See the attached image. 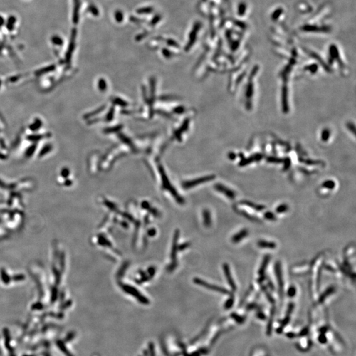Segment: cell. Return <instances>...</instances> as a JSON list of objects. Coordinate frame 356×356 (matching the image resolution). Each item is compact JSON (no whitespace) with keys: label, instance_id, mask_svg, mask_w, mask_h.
<instances>
[{"label":"cell","instance_id":"28","mask_svg":"<svg viewBox=\"0 0 356 356\" xmlns=\"http://www.w3.org/2000/svg\"><path fill=\"white\" fill-rule=\"evenodd\" d=\"M286 336L289 337L290 338H293L295 337V334L293 333H289L286 334Z\"/></svg>","mask_w":356,"mask_h":356},{"label":"cell","instance_id":"18","mask_svg":"<svg viewBox=\"0 0 356 356\" xmlns=\"http://www.w3.org/2000/svg\"><path fill=\"white\" fill-rule=\"evenodd\" d=\"M234 299L233 297H231V298H229L227 301H226V303L224 304V307L226 309H231L232 306L234 305Z\"/></svg>","mask_w":356,"mask_h":356},{"label":"cell","instance_id":"1","mask_svg":"<svg viewBox=\"0 0 356 356\" xmlns=\"http://www.w3.org/2000/svg\"><path fill=\"white\" fill-rule=\"evenodd\" d=\"M194 282H195L196 284L208 288V289L215 291V292H219L221 293H224V294H230V292H229L228 290L225 289V288H224L222 287L217 286H215V285H212L210 284H209V283L204 282V281H203V280H202L201 279L195 278V280H194Z\"/></svg>","mask_w":356,"mask_h":356},{"label":"cell","instance_id":"11","mask_svg":"<svg viewBox=\"0 0 356 356\" xmlns=\"http://www.w3.org/2000/svg\"><path fill=\"white\" fill-rule=\"evenodd\" d=\"M275 313V307H273L271 309V316H270V319H269V322L268 323V326H267V330H266V334H268V336H270L272 333V323H273V319H274V315Z\"/></svg>","mask_w":356,"mask_h":356},{"label":"cell","instance_id":"17","mask_svg":"<svg viewBox=\"0 0 356 356\" xmlns=\"http://www.w3.org/2000/svg\"><path fill=\"white\" fill-rule=\"evenodd\" d=\"M264 217H265L266 219L268 220L273 221V220H276V217L274 213L272 212H269V211H267L265 213V214H264Z\"/></svg>","mask_w":356,"mask_h":356},{"label":"cell","instance_id":"20","mask_svg":"<svg viewBox=\"0 0 356 356\" xmlns=\"http://www.w3.org/2000/svg\"><path fill=\"white\" fill-rule=\"evenodd\" d=\"M330 133L329 130H328L327 129H325L322 132V135H321V137H322V140L323 141H326L328 139L329 137H330Z\"/></svg>","mask_w":356,"mask_h":356},{"label":"cell","instance_id":"21","mask_svg":"<svg viewBox=\"0 0 356 356\" xmlns=\"http://www.w3.org/2000/svg\"><path fill=\"white\" fill-rule=\"evenodd\" d=\"M253 84L252 83H249V85L247 86V96L248 98H251L253 96Z\"/></svg>","mask_w":356,"mask_h":356},{"label":"cell","instance_id":"9","mask_svg":"<svg viewBox=\"0 0 356 356\" xmlns=\"http://www.w3.org/2000/svg\"><path fill=\"white\" fill-rule=\"evenodd\" d=\"M270 259H271V256L268 255H266L265 258H263L262 264H261L260 268H259V270H258V274H259L260 276H263V275H264V274H265V270L267 266H268V265Z\"/></svg>","mask_w":356,"mask_h":356},{"label":"cell","instance_id":"26","mask_svg":"<svg viewBox=\"0 0 356 356\" xmlns=\"http://www.w3.org/2000/svg\"><path fill=\"white\" fill-rule=\"evenodd\" d=\"M257 317L258 318V319H260L261 320H264V319H266L265 315L264 314L263 312H258V313H257Z\"/></svg>","mask_w":356,"mask_h":356},{"label":"cell","instance_id":"22","mask_svg":"<svg viewBox=\"0 0 356 356\" xmlns=\"http://www.w3.org/2000/svg\"><path fill=\"white\" fill-rule=\"evenodd\" d=\"M318 340H319V341L320 342V343L323 344H326V342H327V339H326V336L325 335V334H322V333L319 336V338H318Z\"/></svg>","mask_w":356,"mask_h":356},{"label":"cell","instance_id":"10","mask_svg":"<svg viewBox=\"0 0 356 356\" xmlns=\"http://www.w3.org/2000/svg\"><path fill=\"white\" fill-rule=\"evenodd\" d=\"M241 203L244 204V205H246L247 206L252 208L253 209L258 210V211H261V210H263L265 209V206L259 205V204H257L254 203H252V202H249V201H241Z\"/></svg>","mask_w":356,"mask_h":356},{"label":"cell","instance_id":"15","mask_svg":"<svg viewBox=\"0 0 356 356\" xmlns=\"http://www.w3.org/2000/svg\"><path fill=\"white\" fill-rule=\"evenodd\" d=\"M288 209H289V207H288V205H287L286 204H282L276 208V212L278 213V214H281V213L287 212Z\"/></svg>","mask_w":356,"mask_h":356},{"label":"cell","instance_id":"4","mask_svg":"<svg viewBox=\"0 0 356 356\" xmlns=\"http://www.w3.org/2000/svg\"><path fill=\"white\" fill-rule=\"evenodd\" d=\"M223 270H224V272L226 279H227V281L228 282L229 285H230V286L231 287V290H232L233 291H236V283L234 282L233 278H232V276H231L230 268L227 263H225L223 265Z\"/></svg>","mask_w":356,"mask_h":356},{"label":"cell","instance_id":"7","mask_svg":"<svg viewBox=\"0 0 356 356\" xmlns=\"http://www.w3.org/2000/svg\"><path fill=\"white\" fill-rule=\"evenodd\" d=\"M258 246L262 249H274L276 247V244L273 241H268L266 240H260L257 243Z\"/></svg>","mask_w":356,"mask_h":356},{"label":"cell","instance_id":"8","mask_svg":"<svg viewBox=\"0 0 356 356\" xmlns=\"http://www.w3.org/2000/svg\"><path fill=\"white\" fill-rule=\"evenodd\" d=\"M334 291H335V288H334V286L328 287L327 289H326L325 292H323L321 295H320V298L319 299V303H323L325 299L327 298L329 295L333 294V293L334 292Z\"/></svg>","mask_w":356,"mask_h":356},{"label":"cell","instance_id":"12","mask_svg":"<svg viewBox=\"0 0 356 356\" xmlns=\"http://www.w3.org/2000/svg\"><path fill=\"white\" fill-rule=\"evenodd\" d=\"M290 315H286L284 319L282 320V322H280V326H279L278 328L276 329V333L278 334L282 333V332L283 331V330H284L285 326H286L288 324V323L290 322Z\"/></svg>","mask_w":356,"mask_h":356},{"label":"cell","instance_id":"19","mask_svg":"<svg viewBox=\"0 0 356 356\" xmlns=\"http://www.w3.org/2000/svg\"><path fill=\"white\" fill-rule=\"evenodd\" d=\"M296 288L294 286H290L289 288V289L288 290V295L290 297V298H293V297H295V294H296Z\"/></svg>","mask_w":356,"mask_h":356},{"label":"cell","instance_id":"14","mask_svg":"<svg viewBox=\"0 0 356 356\" xmlns=\"http://www.w3.org/2000/svg\"><path fill=\"white\" fill-rule=\"evenodd\" d=\"M231 317L232 318V319L236 320V321L239 323V324H242V323H244L245 321V317L241 316V315H239L238 314L236 313H233L231 314Z\"/></svg>","mask_w":356,"mask_h":356},{"label":"cell","instance_id":"23","mask_svg":"<svg viewBox=\"0 0 356 356\" xmlns=\"http://www.w3.org/2000/svg\"><path fill=\"white\" fill-rule=\"evenodd\" d=\"M293 308H294V304L293 303H290L289 305H288V309H287V313H286V315H290L292 314V313L293 310Z\"/></svg>","mask_w":356,"mask_h":356},{"label":"cell","instance_id":"24","mask_svg":"<svg viewBox=\"0 0 356 356\" xmlns=\"http://www.w3.org/2000/svg\"><path fill=\"white\" fill-rule=\"evenodd\" d=\"M309 333V328L308 327H305L303 329H302L301 331L300 332V333H299V336H306L307 334Z\"/></svg>","mask_w":356,"mask_h":356},{"label":"cell","instance_id":"5","mask_svg":"<svg viewBox=\"0 0 356 356\" xmlns=\"http://www.w3.org/2000/svg\"><path fill=\"white\" fill-rule=\"evenodd\" d=\"M215 188H216V189L218 191H220V193L224 194V195L229 199H234L236 197V193H234L233 191H231V189H230L225 187V186L222 185V184H217L215 186Z\"/></svg>","mask_w":356,"mask_h":356},{"label":"cell","instance_id":"27","mask_svg":"<svg viewBox=\"0 0 356 356\" xmlns=\"http://www.w3.org/2000/svg\"><path fill=\"white\" fill-rule=\"evenodd\" d=\"M319 330L322 334H325L326 332L328 330V328L326 327V326H323L321 328H320Z\"/></svg>","mask_w":356,"mask_h":356},{"label":"cell","instance_id":"25","mask_svg":"<svg viewBox=\"0 0 356 356\" xmlns=\"http://www.w3.org/2000/svg\"><path fill=\"white\" fill-rule=\"evenodd\" d=\"M52 41H53V43H55V44H61V42H62L61 39L60 38H59L58 36L53 38H52Z\"/></svg>","mask_w":356,"mask_h":356},{"label":"cell","instance_id":"3","mask_svg":"<svg viewBox=\"0 0 356 356\" xmlns=\"http://www.w3.org/2000/svg\"><path fill=\"white\" fill-rule=\"evenodd\" d=\"M122 288L123 289V290H125V292H126L127 293H130V294L133 295V296H135L136 298L140 300L139 301L142 302V303H147L148 302L147 299L145 298V297L142 296V295H141V293H140L137 290H136L135 288H132L131 286H123Z\"/></svg>","mask_w":356,"mask_h":356},{"label":"cell","instance_id":"13","mask_svg":"<svg viewBox=\"0 0 356 356\" xmlns=\"http://www.w3.org/2000/svg\"><path fill=\"white\" fill-rule=\"evenodd\" d=\"M203 218H204V224L206 227H209L211 225L212 220L211 216H210V213L209 210H205L203 212Z\"/></svg>","mask_w":356,"mask_h":356},{"label":"cell","instance_id":"6","mask_svg":"<svg viewBox=\"0 0 356 356\" xmlns=\"http://www.w3.org/2000/svg\"><path fill=\"white\" fill-rule=\"evenodd\" d=\"M248 234H249V231L247 229H243L241 231H239L238 233L233 236L232 238H231V241L234 244H237V243H239L245 238L248 236Z\"/></svg>","mask_w":356,"mask_h":356},{"label":"cell","instance_id":"16","mask_svg":"<svg viewBox=\"0 0 356 356\" xmlns=\"http://www.w3.org/2000/svg\"><path fill=\"white\" fill-rule=\"evenodd\" d=\"M322 186L323 187L328 189H333L335 187V183L332 180H328L323 183Z\"/></svg>","mask_w":356,"mask_h":356},{"label":"cell","instance_id":"2","mask_svg":"<svg viewBox=\"0 0 356 356\" xmlns=\"http://www.w3.org/2000/svg\"><path fill=\"white\" fill-rule=\"evenodd\" d=\"M274 271H275V274H276V276L277 278L278 282V284H279L280 296V298H283V295H284V282H283V279H282L281 264H280L279 261H278V262H276V264H275Z\"/></svg>","mask_w":356,"mask_h":356}]
</instances>
